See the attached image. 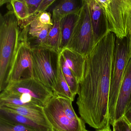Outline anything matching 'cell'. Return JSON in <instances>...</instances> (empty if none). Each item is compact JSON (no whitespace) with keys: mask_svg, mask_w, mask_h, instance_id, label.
Instances as JSON below:
<instances>
[{"mask_svg":"<svg viewBox=\"0 0 131 131\" xmlns=\"http://www.w3.org/2000/svg\"><path fill=\"white\" fill-rule=\"evenodd\" d=\"M112 70L96 65L84 70L76 103L80 118L96 130L110 124L109 98Z\"/></svg>","mask_w":131,"mask_h":131,"instance_id":"cell-1","label":"cell"},{"mask_svg":"<svg viewBox=\"0 0 131 131\" xmlns=\"http://www.w3.org/2000/svg\"><path fill=\"white\" fill-rule=\"evenodd\" d=\"M0 15V91L9 85V77L18 48L20 28L11 9Z\"/></svg>","mask_w":131,"mask_h":131,"instance_id":"cell-2","label":"cell"},{"mask_svg":"<svg viewBox=\"0 0 131 131\" xmlns=\"http://www.w3.org/2000/svg\"><path fill=\"white\" fill-rule=\"evenodd\" d=\"M72 102L53 95L43 106L47 120L56 131H86L85 123L74 111Z\"/></svg>","mask_w":131,"mask_h":131,"instance_id":"cell-3","label":"cell"},{"mask_svg":"<svg viewBox=\"0 0 131 131\" xmlns=\"http://www.w3.org/2000/svg\"><path fill=\"white\" fill-rule=\"evenodd\" d=\"M131 58V35L116 39L114 59L109 98V116L110 125L114 123L116 105L125 72Z\"/></svg>","mask_w":131,"mask_h":131,"instance_id":"cell-4","label":"cell"},{"mask_svg":"<svg viewBox=\"0 0 131 131\" xmlns=\"http://www.w3.org/2000/svg\"><path fill=\"white\" fill-rule=\"evenodd\" d=\"M33 78L52 90L57 83L59 53L45 45L31 49Z\"/></svg>","mask_w":131,"mask_h":131,"instance_id":"cell-5","label":"cell"},{"mask_svg":"<svg viewBox=\"0 0 131 131\" xmlns=\"http://www.w3.org/2000/svg\"><path fill=\"white\" fill-rule=\"evenodd\" d=\"M104 9L108 32L122 39L131 35V0H97Z\"/></svg>","mask_w":131,"mask_h":131,"instance_id":"cell-6","label":"cell"},{"mask_svg":"<svg viewBox=\"0 0 131 131\" xmlns=\"http://www.w3.org/2000/svg\"><path fill=\"white\" fill-rule=\"evenodd\" d=\"M95 46L93 32L86 0L83 3L66 48L86 57Z\"/></svg>","mask_w":131,"mask_h":131,"instance_id":"cell-7","label":"cell"},{"mask_svg":"<svg viewBox=\"0 0 131 131\" xmlns=\"http://www.w3.org/2000/svg\"><path fill=\"white\" fill-rule=\"evenodd\" d=\"M4 91L18 96L25 103L43 107L53 96L52 90L33 78L9 83Z\"/></svg>","mask_w":131,"mask_h":131,"instance_id":"cell-8","label":"cell"},{"mask_svg":"<svg viewBox=\"0 0 131 131\" xmlns=\"http://www.w3.org/2000/svg\"><path fill=\"white\" fill-rule=\"evenodd\" d=\"M31 78H33L31 49L27 40L24 27L20 28L18 48L10 74L9 84Z\"/></svg>","mask_w":131,"mask_h":131,"instance_id":"cell-9","label":"cell"},{"mask_svg":"<svg viewBox=\"0 0 131 131\" xmlns=\"http://www.w3.org/2000/svg\"><path fill=\"white\" fill-rule=\"evenodd\" d=\"M93 32L95 45L108 32L107 22L102 7L97 0H86Z\"/></svg>","mask_w":131,"mask_h":131,"instance_id":"cell-10","label":"cell"},{"mask_svg":"<svg viewBox=\"0 0 131 131\" xmlns=\"http://www.w3.org/2000/svg\"><path fill=\"white\" fill-rule=\"evenodd\" d=\"M131 93V58L129 61L119 92L115 110L114 123L123 118L130 100Z\"/></svg>","mask_w":131,"mask_h":131,"instance_id":"cell-11","label":"cell"},{"mask_svg":"<svg viewBox=\"0 0 131 131\" xmlns=\"http://www.w3.org/2000/svg\"><path fill=\"white\" fill-rule=\"evenodd\" d=\"M0 108L22 115L40 125L50 129L52 127L47 120L43 111V108L40 106H19L4 105Z\"/></svg>","mask_w":131,"mask_h":131,"instance_id":"cell-12","label":"cell"},{"mask_svg":"<svg viewBox=\"0 0 131 131\" xmlns=\"http://www.w3.org/2000/svg\"><path fill=\"white\" fill-rule=\"evenodd\" d=\"M60 53L78 83L80 82L83 77L86 57L68 48L63 49Z\"/></svg>","mask_w":131,"mask_h":131,"instance_id":"cell-13","label":"cell"},{"mask_svg":"<svg viewBox=\"0 0 131 131\" xmlns=\"http://www.w3.org/2000/svg\"><path fill=\"white\" fill-rule=\"evenodd\" d=\"M52 26L49 25L42 28H34L28 25L25 27L27 40L31 49L45 45Z\"/></svg>","mask_w":131,"mask_h":131,"instance_id":"cell-14","label":"cell"},{"mask_svg":"<svg viewBox=\"0 0 131 131\" xmlns=\"http://www.w3.org/2000/svg\"><path fill=\"white\" fill-rule=\"evenodd\" d=\"M79 13L69 14L60 19V52L67 46L79 18Z\"/></svg>","mask_w":131,"mask_h":131,"instance_id":"cell-15","label":"cell"},{"mask_svg":"<svg viewBox=\"0 0 131 131\" xmlns=\"http://www.w3.org/2000/svg\"><path fill=\"white\" fill-rule=\"evenodd\" d=\"M83 3V0H63L53 9L52 16L61 19L67 15L79 13Z\"/></svg>","mask_w":131,"mask_h":131,"instance_id":"cell-16","label":"cell"},{"mask_svg":"<svg viewBox=\"0 0 131 131\" xmlns=\"http://www.w3.org/2000/svg\"><path fill=\"white\" fill-rule=\"evenodd\" d=\"M9 9L13 11L18 20L19 26L21 29L29 25L30 18L29 8L25 0H11Z\"/></svg>","mask_w":131,"mask_h":131,"instance_id":"cell-17","label":"cell"},{"mask_svg":"<svg viewBox=\"0 0 131 131\" xmlns=\"http://www.w3.org/2000/svg\"><path fill=\"white\" fill-rule=\"evenodd\" d=\"M0 116L38 131H49L52 129L37 124L22 115L2 108H0Z\"/></svg>","mask_w":131,"mask_h":131,"instance_id":"cell-18","label":"cell"},{"mask_svg":"<svg viewBox=\"0 0 131 131\" xmlns=\"http://www.w3.org/2000/svg\"><path fill=\"white\" fill-rule=\"evenodd\" d=\"M53 25L49 32L45 46L60 53V19L52 16Z\"/></svg>","mask_w":131,"mask_h":131,"instance_id":"cell-19","label":"cell"},{"mask_svg":"<svg viewBox=\"0 0 131 131\" xmlns=\"http://www.w3.org/2000/svg\"><path fill=\"white\" fill-rule=\"evenodd\" d=\"M53 95L64 98L73 102L75 96L70 91L62 72L60 63L59 65L57 83L53 90Z\"/></svg>","mask_w":131,"mask_h":131,"instance_id":"cell-20","label":"cell"},{"mask_svg":"<svg viewBox=\"0 0 131 131\" xmlns=\"http://www.w3.org/2000/svg\"><path fill=\"white\" fill-rule=\"evenodd\" d=\"M59 60L62 72L64 78L74 96L78 93L79 83L73 74L71 69L67 66L61 53H59Z\"/></svg>","mask_w":131,"mask_h":131,"instance_id":"cell-21","label":"cell"},{"mask_svg":"<svg viewBox=\"0 0 131 131\" xmlns=\"http://www.w3.org/2000/svg\"><path fill=\"white\" fill-rule=\"evenodd\" d=\"M53 25L50 13L47 12H37L30 17L29 26L34 28H42L47 26Z\"/></svg>","mask_w":131,"mask_h":131,"instance_id":"cell-22","label":"cell"},{"mask_svg":"<svg viewBox=\"0 0 131 131\" xmlns=\"http://www.w3.org/2000/svg\"><path fill=\"white\" fill-rule=\"evenodd\" d=\"M0 131H38L0 116Z\"/></svg>","mask_w":131,"mask_h":131,"instance_id":"cell-23","label":"cell"},{"mask_svg":"<svg viewBox=\"0 0 131 131\" xmlns=\"http://www.w3.org/2000/svg\"><path fill=\"white\" fill-rule=\"evenodd\" d=\"M113 131H131V126L125 117L116 121L113 125Z\"/></svg>","mask_w":131,"mask_h":131,"instance_id":"cell-24","label":"cell"},{"mask_svg":"<svg viewBox=\"0 0 131 131\" xmlns=\"http://www.w3.org/2000/svg\"><path fill=\"white\" fill-rule=\"evenodd\" d=\"M29 8L30 16L37 12V10L42 0H25Z\"/></svg>","mask_w":131,"mask_h":131,"instance_id":"cell-25","label":"cell"},{"mask_svg":"<svg viewBox=\"0 0 131 131\" xmlns=\"http://www.w3.org/2000/svg\"><path fill=\"white\" fill-rule=\"evenodd\" d=\"M56 1L55 0H42V2L37 9V12H46V10Z\"/></svg>","mask_w":131,"mask_h":131,"instance_id":"cell-26","label":"cell"},{"mask_svg":"<svg viewBox=\"0 0 131 131\" xmlns=\"http://www.w3.org/2000/svg\"><path fill=\"white\" fill-rule=\"evenodd\" d=\"M124 117L131 125V108L126 111Z\"/></svg>","mask_w":131,"mask_h":131,"instance_id":"cell-27","label":"cell"},{"mask_svg":"<svg viewBox=\"0 0 131 131\" xmlns=\"http://www.w3.org/2000/svg\"><path fill=\"white\" fill-rule=\"evenodd\" d=\"M97 131H112L111 128H110V125H109L107 126H106L105 128L99 130H96Z\"/></svg>","mask_w":131,"mask_h":131,"instance_id":"cell-28","label":"cell"},{"mask_svg":"<svg viewBox=\"0 0 131 131\" xmlns=\"http://www.w3.org/2000/svg\"><path fill=\"white\" fill-rule=\"evenodd\" d=\"M11 1H7V0H1L0 1V5L2 6V5L4 4L7 3H10Z\"/></svg>","mask_w":131,"mask_h":131,"instance_id":"cell-29","label":"cell"},{"mask_svg":"<svg viewBox=\"0 0 131 131\" xmlns=\"http://www.w3.org/2000/svg\"><path fill=\"white\" fill-rule=\"evenodd\" d=\"M131 108V96H130V100H129V103L128 105V106H127V110L126 111L128 110Z\"/></svg>","mask_w":131,"mask_h":131,"instance_id":"cell-30","label":"cell"},{"mask_svg":"<svg viewBox=\"0 0 131 131\" xmlns=\"http://www.w3.org/2000/svg\"><path fill=\"white\" fill-rule=\"evenodd\" d=\"M56 131V130H54V129H52V130H50V131Z\"/></svg>","mask_w":131,"mask_h":131,"instance_id":"cell-31","label":"cell"},{"mask_svg":"<svg viewBox=\"0 0 131 131\" xmlns=\"http://www.w3.org/2000/svg\"><path fill=\"white\" fill-rule=\"evenodd\" d=\"M86 131H88V130H86Z\"/></svg>","mask_w":131,"mask_h":131,"instance_id":"cell-32","label":"cell"},{"mask_svg":"<svg viewBox=\"0 0 131 131\" xmlns=\"http://www.w3.org/2000/svg\"><path fill=\"white\" fill-rule=\"evenodd\" d=\"M130 126H131V125H130Z\"/></svg>","mask_w":131,"mask_h":131,"instance_id":"cell-33","label":"cell"}]
</instances>
